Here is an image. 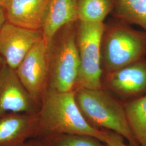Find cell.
I'll list each match as a JSON object with an SVG mask.
<instances>
[{
	"label": "cell",
	"instance_id": "obj_1",
	"mask_svg": "<svg viewBox=\"0 0 146 146\" xmlns=\"http://www.w3.org/2000/svg\"><path fill=\"white\" fill-rule=\"evenodd\" d=\"M41 104L37 122L47 134L90 136L103 142L104 130L93 126L86 119L76 102L74 91L60 92L48 88Z\"/></svg>",
	"mask_w": 146,
	"mask_h": 146
},
{
	"label": "cell",
	"instance_id": "obj_8",
	"mask_svg": "<svg viewBox=\"0 0 146 146\" xmlns=\"http://www.w3.org/2000/svg\"><path fill=\"white\" fill-rule=\"evenodd\" d=\"M42 38V30H31L8 21L0 29V55L15 70L35 43Z\"/></svg>",
	"mask_w": 146,
	"mask_h": 146
},
{
	"label": "cell",
	"instance_id": "obj_3",
	"mask_svg": "<svg viewBox=\"0 0 146 146\" xmlns=\"http://www.w3.org/2000/svg\"><path fill=\"white\" fill-rule=\"evenodd\" d=\"M76 23L60 29L48 46L49 88L60 92L75 90L80 69Z\"/></svg>",
	"mask_w": 146,
	"mask_h": 146
},
{
	"label": "cell",
	"instance_id": "obj_20",
	"mask_svg": "<svg viewBox=\"0 0 146 146\" xmlns=\"http://www.w3.org/2000/svg\"><path fill=\"white\" fill-rule=\"evenodd\" d=\"M5 63V61L3 59V58H2L1 55H0V69L3 67V64Z\"/></svg>",
	"mask_w": 146,
	"mask_h": 146
},
{
	"label": "cell",
	"instance_id": "obj_5",
	"mask_svg": "<svg viewBox=\"0 0 146 146\" xmlns=\"http://www.w3.org/2000/svg\"><path fill=\"white\" fill-rule=\"evenodd\" d=\"M104 23H76L80 69L75 89H102L101 42Z\"/></svg>",
	"mask_w": 146,
	"mask_h": 146
},
{
	"label": "cell",
	"instance_id": "obj_19",
	"mask_svg": "<svg viewBox=\"0 0 146 146\" xmlns=\"http://www.w3.org/2000/svg\"><path fill=\"white\" fill-rule=\"evenodd\" d=\"M9 0H0V6L3 8L7 3Z\"/></svg>",
	"mask_w": 146,
	"mask_h": 146
},
{
	"label": "cell",
	"instance_id": "obj_2",
	"mask_svg": "<svg viewBox=\"0 0 146 146\" xmlns=\"http://www.w3.org/2000/svg\"><path fill=\"white\" fill-rule=\"evenodd\" d=\"M74 92L78 107L90 124L120 134L131 146H140L129 127L124 104L107 90L80 88Z\"/></svg>",
	"mask_w": 146,
	"mask_h": 146
},
{
	"label": "cell",
	"instance_id": "obj_7",
	"mask_svg": "<svg viewBox=\"0 0 146 146\" xmlns=\"http://www.w3.org/2000/svg\"><path fill=\"white\" fill-rule=\"evenodd\" d=\"M102 88L131 100L146 95V60L104 73Z\"/></svg>",
	"mask_w": 146,
	"mask_h": 146
},
{
	"label": "cell",
	"instance_id": "obj_12",
	"mask_svg": "<svg viewBox=\"0 0 146 146\" xmlns=\"http://www.w3.org/2000/svg\"><path fill=\"white\" fill-rule=\"evenodd\" d=\"M34 115L13 114L0 117V146H7L26 136L37 123Z\"/></svg>",
	"mask_w": 146,
	"mask_h": 146
},
{
	"label": "cell",
	"instance_id": "obj_16",
	"mask_svg": "<svg viewBox=\"0 0 146 146\" xmlns=\"http://www.w3.org/2000/svg\"><path fill=\"white\" fill-rule=\"evenodd\" d=\"M52 146H107L93 137L79 134L52 136Z\"/></svg>",
	"mask_w": 146,
	"mask_h": 146
},
{
	"label": "cell",
	"instance_id": "obj_6",
	"mask_svg": "<svg viewBox=\"0 0 146 146\" xmlns=\"http://www.w3.org/2000/svg\"><path fill=\"white\" fill-rule=\"evenodd\" d=\"M21 83L37 104L48 88L49 47L43 37L38 40L15 69Z\"/></svg>",
	"mask_w": 146,
	"mask_h": 146
},
{
	"label": "cell",
	"instance_id": "obj_17",
	"mask_svg": "<svg viewBox=\"0 0 146 146\" xmlns=\"http://www.w3.org/2000/svg\"><path fill=\"white\" fill-rule=\"evenodd\" d=\"M103 143L107 146H128L124 142V138L112 131L104 130Z\"/></svg>",
	"mask_w": 146,
	"mask_h": 146
},
{
	"label": "cell",
	"instance_id": "obj_10",
	"mask_svg": "<svg viewBox=\"0 0 146 146\" xmlns=\"http://www.w3.org/2000/svg\"><path fill=\"white\" fill-rule=\"evenodd\" d=\"M49 0H9L3 8L6 21L31 30H42Z\"/></svg>",
	"mask_w": 146,
	"mask_h": 146
},
{
	"label": "cell",
	"instance_id": "obj_4",
	"mask_svg": "<svg viewBox=\"0 0 146 146\" xmlns=\"http://www.w3.org/2000/svg\"><path fill=\"white\" fill-rule=\"evenodd\" d=\"M127 24L123 21L109 25L105 24L101 42L104 73L114 71L145 58L146 31L134 29Z\"/></svg>",
	"mask_w": 146,
	"mask_h": 146
},
{
	"label": "cell",
	"instance_id": "obj_14",
	"mask_svg": "<svg viewBox=\"0 0 146 146\" xmlns=\"http://www.w3.org/2000/svg\"><path fill=\"white\" fill-rule=\"evenodd\" d=\"M112 15L127 23L141 27L146 32V0H113Z\"/></svg>",
	"mask_w": 146,
	"mask_h": 146
},
{
	"label": "cell",
	"instance_id": "obj_9",
	"mask_svg": "<svg viewBox=\"0 0 146 146\" xmlns=\"http://www.w3.org/2000/svg\"><path fill=\"white\" fill-rule=\"evenodd\" d=\"M36 104L15 70L5 63L0 69V116L8 112L32 114Z\"/></svg>",
	"mask_w": 146,
	"mask_h": 146
},
{
	"label": "cell",
	"instance_id": "obj_15",
	"mask_svg": "<svg viewBox=\"0 0 146 146\" xmlns=\"http://www.w3.org/2000/svg\"><path fill=\"white\" fill-rule=\"evenodd\" d=\"M113 0H78V21L104 23L113 9Z\"/></svg>",
	"mask_w": 146,
	"mask_h": 146
},
{
	"label": "cell",
	"instance_id": "obj_13",
	"mask_svg": "<svg viewBox=\"0 0 146 146\" xmlns=\"http://www.w3.org/2000/svg\"><path fill=\"white\" fill-rule=\"evenodd\" d=\"M123 104L133 135L140 146H146V95Z\"/></svg>",
	"mask_w": 146,
	"mask_h": 146
},
{
	"label": "cell",
	"instance_id": "obj_11",
	"mask_svg": "<svg viewBox=\"0 0 146 146\" xmlns=\"http://www.w3.org/2000/svg\"><path fill=\"white\" fill-rule=\"evenodd\" d=\"M78 21V0H49L42 28V37L49 46L60 29Z\"/></svg>",
	"mask_w": 146,
	"mask_h": 146
},
{
	"label": "cell",
	"instance_id": "obj_18",
	"mask_svg": "<svg viewBox=\"0 0 146 146\" xmlns=\"http://www.w3.org/2000/svg\"><path fill=\"white\" fill-rule=\"evenodd\" d=\"M6 21L5 13L3 9L0 6V29Z\"/></svg>",
	"mask_w": 146,
	"mask_h": 146
}]
</instances>
